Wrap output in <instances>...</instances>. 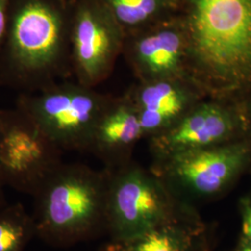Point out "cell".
I'll return each mask as SVG.
<instances>
[{
  "label": "cell",
  "mask_w": 251,
  "mask_h": 251,
  "mask_svg": "<svg viewBox=\"0 0 251 251\" xmlns=\"http://www.w3.org/2000/svg\"><path fill=\"white\" fill-rule=\"evenodd\" d=\"M189 77L206 98L242 101L251 90V0H181Z\"/></svg>",
  "instance_id": "6da1fadb"
},
{
  "label": "cell",
  "mask_w": 251,
  "mask_h": 251,
  "mask_svg": "<svg viewBox=\"0 0 251 251\" xmlns=\"http://www.w3.org/2000/svg\"><path fill=\"white\" fill-rule=\"evenodd\" d=\"M72 72L70 7L60 0H10L0 50V83L32 92Z\"/></svg>",
  "instance_id": "7a4b0ae2"
},
{
  "label": "cell",
  "mask_w": 251,
  "mask_h": 251,
  "mask_svg": "<svg viewBox=\"0 0 251 251\" xmlns=\"http://www.w3.org/2000/svg\"><path fill=\"white\" fill-rule=\"evenodd\" d=\"M109 173L63 163L33 196L36 237L69 248L107 233Z\"/></svg>",
  "instance_id": "3957f363"
},
{
  "label": "cell",
  "mask_w": 251,
  "mask_h": 251,
  "mask_svg": "<svg viewBox=\"0 0 251 251\" xmlns=\"http://www.w3.org/2000/svg\"><path fill=\"white\" fill-rule=\"evenodd\" d=\"M107 171V234L111 242L130 240L198 210L175 196L150 168L134 160Z\"/></svg>",
  "instance_id": "277c9868"
},
{
  "label": "cell",
  "mask_w": 251,
  "mask_h": 251,
  "mask_svg": "<svg viewBox=\"0 0 251 251\" xmlns=\"http://www.w3.org/2000/svg\"><path fill=\"white\" fill-rule=\"evenodd\" d=\"M113 97L76 81H59L41 90L24 92L16 107L63 152H88L100 117Z\"/></svg>",
  "instance_id": "5b68a950"
},
{
  "label": "cell",
  "mask_w": 251,
  "mask_h": 251,
  "mask_svg": "<svg viewBox=\"0 0 251 251\" xmlns=\"http://www.w3.org/2000/svg\"><path fill=\"white\" fill-rule=\"evenodd\" d=\"M171 192L191 205L224 197L251 169V140L180 152L150 167Z\"/></svg>",
  "instance_id": "8992f818"
},
{
  "label": "cell",
  "mask_w": 251,
  "mask_h": 251,
  "mask_svg": "<svg viewBox=\"0 0 251 251\" xmlns=\"http://www.w3.org/2000/svg\"><path fill=\"white\" fill-rule=\"evenodd\" d=\"M63 151L18 108L0 109V182L34 196L63 162Z\"/></svg>",
  "instance_id": "52a82bcc"
},
{
  "label": "cell",
  "mask_w": 251,
  "mask_h": 251,
  "mask_svg": "<svg viewBox=\"0 0 251 251\" xmlns=\"http://www.w3.org/2000/svg\"><path fill=\"white\" fill-rule=\"evenodd\" d=\"M70 51L75 81L96 88L122 56L126 34L101 0H71Z\"/></svg>",
  "instance_id": "ba28073f"
},
{
  "label": "cell",
  "mask_w": 251,
  "mask_h": 251,
  "mask_svg": "<svg viewBox=\"0 0 251 251\" xmlns=\"http://www.w3.org/2000/svg\"><path fill=\"white\" fill-rule=\"evenodd\" d=\"M248 138L242 101L206 98L171 128L148 139L152 160Z\"/></svg>",
  "instance_id": "9c48e42d"
},
{
  "label": "cell",
  "mask_w": 251,
  "mask_h": 251,
  "mask_svg": "<svg viewBox=\"0 0 251 251\" xmlns=\"http://www.w3.org/2000/svg\"><path fill=\"white\" fill-rule=\"evenodd\" d=\"M122 56L140 82L189 77L187 37L179 12L126 35Z\"/></svg>",
  "instance_id": "30bf717a"
},
{
  "label": "cell",
  "mask_w": 251,
  "mask_h": 251,
  "mask_svg": "<svg viewBox=\"0 0 251 251\" xmlns=\"http://www.w3.org/2000/svg\"><path fill=\"white\" fill-rule=\"evenodd\" d=\"M148 140L171 128L206 95L190 77L140 82L126 91Z\"/></svg>",
  "instance_id": "8fae6325"
},
{
  "label": "cell",
  "mask_w": 251,
  "mask_h": 251,
  "mask_svg": "<svg viewBox=\"0 0 251 251\" xmlns=\"http://www.w3.org/2000/svg\"><path fill=\"white\" fill-rule=\"evenodd\" d=\"M144 139L143 127L127 93L109 102L100 117L88 152L112 171L133 160L138 143Z\"/></svg>",
  "instance_id": "7c38bea8"
},
{
  "label": "cell",
  "mask_w": 251,
  "mask_h": 251,
  "mask_svg": "<svg viewBox=\"0 0 251 251\" xmlns=\"http://www.w3.org/2000/svg\"><path fill=\"white\" fill-rule=\"evenodd\" d=\"M214 233L196 211L124 242H109L103 251H206Z\"/></svg>",
  "instance_id": "4fadbf2b"
},
{
  "label": "cell",
  "mask_w": 251,
  "mask_h": 251,
  "mask_svg": "<svg viewBox=\"0 0 251 251\" xmlns=\"http://www.w3.org/2000/svg\"><path fill=\"white\" fill-rule=\"evenodd\" d=\"M126 36L177 14L175 0H101Z\"/></svg>",
  "instance_id": "5bb4252c"
},
{
  "label": "cell",
  "mask_w": 251,
  "mask_h": 251,
  "mask_svg": "<svg viewBox=\"0 0 251 251\" xmlns=\"http://www.w3.org/2000/svg\"><path fill=\"white\" fill-rule=\"evenodd\" d=\"M34 237L35 223L25 206L6 203L0 207V251H25Z\"/></svg>",
  "instance_id": "9a60e30c"
},
{
  "label": "cell",
  "mask_w": 251,
  "mask_h": 251,
  "mask_svg": "<svg viewBox=\"0 0 251 251\" xmlns=\"http://www.w3.org/2000/svg\"><path fill=\"white\" fill-rule=\"evenodd\" d=\"M243 234L251 243V194L243 196L238 202Z\"/></svg>",
  "instance_id": "2e32d148"
},
{
  "label": "cell",
  "mask_w": 251,
  "mask_h": 251,
  "mask_svg": "<svg viewBox=\"0 0 251 251\" xmlns=\"http://www.w3.org/2000/svg\"><path fill=\"white\" fill-rule=\"evenodd\" d=\"M10 0H0V50L3 45L9 23Z\"/></svg>",
  "instance_id": "e0dca14e"
},
{
  "label": "cell",
  "mask_w": 251,
  "mask_h": 251,
  "mask_svg": "<svg viewBox=\"0 0 251 251\" xmlns=\"http://www.w3.org/2000/svg\"><path fill=\"white\" fill-rule=\"evenodd\" d=\"M242 104L248 126V138L251 140V90L242 100Z\"/></svg>",
  "instance_id": "ac0fdd59"
},
{
  "label": "cell",
  "mask_w": 251,
  "mask_h": 251,
  "mask_svg": "<svg viewBox=\"0 0 251 251\" xmlns=\"http://www.w3.org/2000/svg\"><path fill=\"white\" fill-rule=\"evenodd\" d=\"M232 251H251V243L243 234H240V237Z\"/></svg>",
  "instance_id": "d6986e66"
},
{
  "label": "cell",
  "mask_w": 251,
  "mask_h": 251,
  "mask_svg": "<svg viewBox=\"0 0 251 251\" xmlns=\"http://www.w3.org/2000/svg\"><path fill=\"white\" fill-rule=\"evenodd\" d=\"M3 187H4V185L0 182V207L6 204L5 198H4V193H3Z\"/></svg>",
  "instance_id": "ffe728a7"
},
{
  "label": "cell",
  "mask_w": 251,
  "mask_h": 251,
  "mask_svg": "<svg viewBox=\"0 0 251 251\" xmlns=\"http://www.w3.org/2000/svg\"><path fill=\"white\" fill-rule=\"evenodd\" d=\"M61 2H63V4H69V2L71 1V0H60Z\"/></svg>",
  "instance_id": "44dd1931"
},
{
  "label": "cell",
  "mask_w": 251,
  "mask_h": 251,
  "mask_svg": "<svg viewBox=\"0 0 251 251\" xmlns=\"http://www.w3.org/2000/svg\"><path fill=\"white\" fill-rule=\"evenodd\" d=\"M214 246H215V245H213V246H211V247H210V248H209V249H207V250H206V251H214Z\"/></svg>",
  "instance_id": "7402d4cb"
},
{
  "label": "cell",
  "mask_w": 251,
  "mask_h": 251,
  "mask_svg": "<svg viewBox=\"0 0 251 251\" xmlns=\"http://www.w3.org/2000/svg\"><path fill=\"white\" fill-rule=\"evenodd\" d=\"M175 1H177L179 4V6H180V1H181V0H175Z\"/></svg>",
  "instance_id": "603a6c76"
},
{
  "label": "cell",
  "mask_w": 251,
  "mask_h": 251,
  "mask_svg": "<svg viewBox=\"0 0 251 251\" xmlns=\"http://www.w3.org/2000/svg\"><path fill=\"white\" fill-rule=\"evenodd\" d=\"M100 251H102V250H101V249H100Z\"/></svg>",
  "instance_id": "cb8c5ba5"
}]
</instances>
